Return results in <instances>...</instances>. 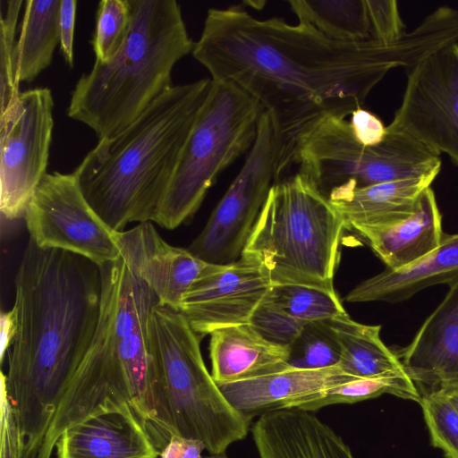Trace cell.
I'll return each mask as SVG.
<instances>
[{"label":"cell","mask_w":458,"mask_h":458,"mask_svg":"<svg viewBox=\"0 0 458 458\" xmlns=\"http://www.w3.org/2000/svg\"><path fill=\"white\" fill-rule=\"evenodd\" d=\"M211 83L173 85L124 130L99 140L74 170L85 199L112 230L153 222Z\"/></svg>","instance_id":"cell-3"},{"label":"cell","mask_w":458,"mask_h":458,"mask_svg":"<svg viewBox=\"0 0 458 458\" xmlns=\"http://www.w3.org/2000/svg\"><path fill=\"white\" fill-rule=\"evenodd\" d=\"M30 239L43 249L69 251L101 267L121 257L112 230L85 199L73 173H47L24 216Z\"/></svg>","instance_id":"cell-11"},{"label":"cell","mask_w":458,"mask_h":458,"mask_svg":"<svg viewBox=\"0 0 458 458\" xmlns=\"http://www.w3.org/2000/svg\"><path fill=\"white\" fill-rule=\"evenodd\" d=\"M0 458H23L24 440L4 386L0 401Z\"/></svg>","instance_id":"cell-35"},{"label":"cell","mask_w":458,"mask_h":458,"mask_svg":"<svg viewBox=\"0 0 458 458\" xmlns=\"http://www.w3.org/2000/svg\"><path fill=\"white\" fill-rule=\"evenodd\" d=\"M439 172L365 187L343 184L331 190L327 199L348 229L390 225L414 212L422 192L431 187Z\"/></svg>","instance_id":"cell-20"},{"label":"cell","mask_w":458,"mask_h":458,"mask_svg":"<svg viewBox=\"0 0 458 458\" xmlns=\"http://www.w3.org/2000/svg\"><path fill=\"white\" fill-rule=\"evenodd\" d=\"M54 100L47 88L21 92L0 115V211L6 220L23 218L47 173L54 127Z\"/></svg>","instance_id":"cell-12"},{"label":"cell","mask_w":458,"mask_h":458,"mask_svg":"<svg viewBox=\"0 0 458 458\" xmlns=\"http://www.w3.org/2000/svg\"><path fill=\"white\" fill-rule=\"evenodd\" d=\"M412 341L394 351L423 394L458 389V278Z\"/></svg>","instance_id":"cell-16"},{"label":"cell","mask_w":458,"mask_h":458,"mask_svg":"<svg viewBox=\"0 0 458 458\" xmlns=\"http://www.w3.org/2000/svg\"><path fill=\"white\" fill-rule=\"evenodd\" d=\"M56 458H158L148 429L131 408L90 417L67 428L55 445Z\"/></svg>","instance_id":"cell-17"},{"label":"cell","mask_w":458,"mask_h":458,"mask_svg":"<svg viewBox=\"0 0 458 458\" xmlns=\"http://www.w3.org/2000/svg\"><path fill=\"white\" fill-rule=\"evenodd\" d=\"M92 46L96 61L105 63L120 49L131 23L129 0H102L97 12Z\"/></svg>","instance_id":"cell-30"},{"label":"cell","mask_w":458,"mask_h":458,"mask_svg":"<svg viewBox=\"0 0 458 458\" xmlns=\"http://www.w3.org/2000/svg\"><path fill=\"white\" fill-rule=\"evenodd\" d=\"M386 268L405 267L436 250L445 233L442 215L431 187L426 189L407 218L380 226H352Z\"/></svg>","instance_id":"cell-21"},{"label":"cell","mask_w":458,"mask_h":458,"mask_svg":"<svg viewBox=\"0 0 458 458\" xmlns=\"http://www.w3.org/2000/svg\"><path fill=\"white\" fill-rule=\"evenodd\" d=\"M117 244L121 257L153 290L159 304L178 311L184 294L213 265L166 242L150 222L119 232Z\"/></svg>","instance_id":"cell-15"},{"label":"cell","mask_w":458,"mask_h":458,"mask_svg":"<svg viewBox=\"0 0 458 458\" xmlns=\"http://www.w3.org/2000/svg\"><path fill=\"white\" fill-rule=\"evenodd\" d=\"M299 22L342 42L370 39L366 0H290Z\"/></svg>","instance_id":"cell-26"},{"label":"cell","mask_w":458,"mask_h":458,"mask_svg":"<svg viewBox=\"0 0 458 458\" xmlns=\"http://www.w3.org/2000/svg\"><path fill=\"white\" fill-rule=\"evenodd\" d=\"M289 353L290 367L299 369L330 368L340 361V347L327 321L305 323Z\"/></svg>","instance_id":"cell-29"},{"label":"cell","mask_w":458,"mask_h":458,"mask_svg":"<svg viewBox=\"0 0 458 458\" xmlns=\"http://www.w3.org/2000/svg\"><path fill=\"white\" fill-rule=\"evenodd\" d=\"M129 3L124 42L110 60L96 61L81 76L67 108V115L89 126L98 140L124 130L169 89L174 65L194 47L175 0Z\"/></svg>","instance_id":"cell-5"},{"label":"cell","mask_w":458,"mask_h":458,"mask_svg":"<svg viewBox=\"0 0 458 458\" xmlns=\"http://www.w3.org/2000/svg\"><path fill=\"white\" fill-rule=\"evenodd\" d=\"M209 335L211 375L217 384L256 378L290 367L289 347L269 342L250 324L221 327Z\"/></svg>","instance_id":"cell-22"},{"label":"cell","mask_w":458,"mask_h":458,"mask_svg":"<svg viewBox=\"0 0 458 458\" xmlns=\"http://www.w3.org/2000/svg\"><path fill=\"white\" fill-rule=\"evenodd\" d=\"M458 278V233H445L441 244L420 259L398 269L386 268L354 287L349 302H399L427 287L449 284Z\"/></svg>","instance_id":"cell-23"},{"label":"cell","mask_w":458,"mask_h":458,"mask_svg":"<svg viewBox=\"0 0 458 458\" xmlns=\"http://www.w3.org/2000/svg\"><path fill=\"white\" fill-rule=\"evenodd\" d=\"M389 125L458 166V42L408 70L402 102Z\"/></svg>","instance_id":"cell-13"},{"label":"cell","mask_w":458,"mask_h":458,"mask_svg":"<svg viewBox=\"0 0 458 458\" xmlns=\"http://www.w3.org/2000/svg\"><path fill=\"white\" fill-rule=\"evenodd\" d=\"M263 112L235 84L212 81L154 223L173 230L195 214L218 175L250 150Z\"/></svg>","instance_id":"cell-9"},{"label":"cell","mask_w":458,"mask_h":458,"mask_svg":"<svg viewBox=\"0 0 458 458\" xmlns=\"http://www.w3.org/2000/svg\"><path fill=\"white\" fill-rule=\"evenodd\" d=\"M267 299L302 322H322L346 313L338 295L299 284L273 285Z\"/></svg>","instance_id":"cell-28"},{"label":"cell","mask_w":458,"mask_h":458,"mask_svg":"<svg viewBox=\"0 0 458 458\" xmlns=\"http://www.w3.org/2000/svg\"><path fill=\"white\" fill-rule=\"evenodd\" d=\"M61 0H28L15 43L18 83L32 81L47 68L59 44Z\"/></svg>","instance_id":"cell-24"},{"label":"cell","mask_w":458,"mask_h":458,"mask_svg":"<svg viewBox=\"0 0 458 458\" xmlns=\"http://www.w3.org/2000/svg\"><path fill=\"white\" fill-rule=\"evenodd\" d=\"M272 286L261 265L242 255L230 264H213L184 294L179 311L202 338L221 327L249 324Z\"/></svg>","instance_id":"cell-14"},{"label":"cell","mask_w":458,"mask_h":458,"mask_svg":"<svg viewBox=\"0 0 458 458\" xmlns=\"http://www.w3.org/2000/svg\"><path fill=\"white\" fill-rule=\"evenodd\" d=\"M204 445L196 439L172 436L160 452L159 458H207Z\"/></svg>","instance_id":"cell-38"},{"label":"cell","mask_w":458,"mask_h":458,"mask_svg":"<svg viewBox=\"0 0 458 458\" xmlns=\"http://www.w3.org/2000/svg\"><path fill=\"white\" fill-rule=\"evenodd\" d=\"M200 337L185 316L155 305L148 323L151 437L161 452L172 436L200 441L210 454L243 439L252 417L225 397L200 352Z\"/></svg>","instance_id":"cell-6"},{"label":"cell","mask_w":458,"mask_h":458,"mask_svg":"<svg viewBox=\"0 0 458 458\" xmlns=\"http://www.w3.org/2000/svg\"><path fill=\"white\" fill-rule=\"evenodd\" d=\"M387 127L385 140L365 146L346 117L325 114L304 126L280 156L278 175L296 166L327 197L343 184L365 187L441 169L440 156L411 135Z\"/></svg>","instance_id":"cell-8"},{"label":"cell","mask_w":458,"mask_h":458,"mask_svg":"<svg viewBox=\"0 0 458 458\" xmlns=\"http://www.w3.org/2000/svg\"><path fill=\"white\" fill-rule=\"evenodd\" d=\"M249 324L269 342L289 347L301 332L305 322L283 311L267 296L254 311Z\"/></svg>","instance_id":"cell-33"},{"label":"cell","mask_w":458,"mask_h":458,"mask_svg":"<svg viewBox=\"0 0 458 458\" xmlns=\"http://www.w3.org/2000/svg\"><path fill=\"white\" fill-rule=\"evenodd\" d=\"M355 377L337 366L325 369H288L267 376L217 384L225 397L240 412L253 417L289 409L296 401L348 382Z\"/></svg>","instance_id":"cell-19"},{"label":"cell","mask_w":458,"mask_h":458,"mask_svg":"<svg viewBox=\"0 0 458 458\" xmlns=\"http://www.w3.org/2000/svg\"><path fill=\"white\" fill-rule=\"evenodd\" d=\"M370 24V39L393 43L407 31L394 0H366Z\"/></svg>","instance_id":"cell-34"},{"label":"cell","mask_w":458,"mask_h":458,"mask_svg":"<svg viewBox=\"0 0 458 458\" xmlns=\"http://www.w3.org/2000/svg\"><path fill=\"white\" fill-rule=\"evenodd\" d=\"M458 410V389L442 392Z\"/></svg>","instance_id":"cell-40"},{"label":"cell","mask_w":458,"mask_h":458,"mask_svg":"<svg viewBox=\"0 0 458 458\" xmlns=\"http://www.w3.org/2000/svg\"><path fill=\"white\" fill-rule=\"evenodd\" d=\"M344 228L327 197L295 173L271 188L242 255L259 263L273 285L299 284L335 293Z\"/></svg>","instance_id":"cell-7"},{"label":"cell","mask_w":458,"mask_h":458,"mask_svg":"<svg viewBox=\"0 0 458 458\" xmlns=\"http://www.w3.org/2000/svg\"><path fill=\"white\" fill-rule=\"evenodd\" d=\"M100 267L29 239L14 277L18 332L4 386L24 440L38 458L62 396L94 337L100 313Z\"/></svg>","instance_id":"cell-2"},{"label":"cell","mask_w":458,"mask_h":458,"mask_svg":"<svg viewBox=\"0 0 458 458\" xmlns=\"http://www.w3.org/2000/svg\"><path fill=\"white\" fill-rule=\"evenodd\" d=\"M281 144L263 112L245 162L187 250L211 264L226 265L242 255L271 188L278 182Z\"/></svg>","instance_id":"cell-10"},{"label":"cell","mask_w":458,"mask_h":458,"mask_svg":"<svg viewBox=\"0 0 458 458\" xmlns=\"http://www.w3.org/2000/svg\"><path fill=\"white\" fill-rule=\"evenodd\" d=\"M349 120L356 140L365 146L381 143L387 133V127L373 113L360 107L356 109Z\"/></svg>","instance_id":"cell-36"},{"label":"cell","mask_w":458,"mask_h":458,"mask_svg":"<svg viewBox=\"0 0 458 458\" xmlns=\"http://www.w3.org/2000/svg\"><path fill=\"white\" fill-rule=\"evenodd\" d=\"M448 43L445 27L432 15L393 43L342 42L311 25L259 20L233 5L208 11L191 53L212 81L232 82L261 105L281 155L314 119L351 115L392 69L410 70Z\"/></svg>","instance_id":"cell-1"},{"label":"cell","mask_w":458,"mask_h":458,"mask_svg":"<svg viewBox=\"0 0 458 458\" xmlns=\"http://www.w3.org/2000/svg\"><path fill=\"white\" fill-rule=\"evenodd\" d=\"M22 1L6 2L5 13L1 14L0 29V115L16 102L21 91L15 76V30Z\"/></svg>","instance_id":"cell-32"},{"label":"cell","mask_w":458,"mask_h":458,"mask_svg":"<svg viewBox=\"0 0 458 458\" xmlns=\"http://www.w3.org/2000/svg\"><path fill=\"white\" fill-rule=\"evenodd\" d=\"M100 269L98 327L48 428L53 440L76 423L127 407L149 434L153 428L148 323L158 298L122 257Z\"/></svg>","instance_id":"cell-4"},{"label":"cell","mask_w":458,"mask_h":458,"mask_svg":"<svg viewBox=\"0 0 458 458\" xmlns=\"http://www.w3.org/2000/svg\"><path fill=\"white\" fill-rule=\"evenodd\" d=\"M420 404L433 446L458 458V410L442 392L421 394Z\"/></svg>","instance_id":"cell-31"},{"label":"cell","mask_w":458,"mask_h":458,"mask_svg":"<svg viewBox=\"0 0 458 458\" xmlns=\"http://www.w3.org/2000/svg\"><path fill=\"white\" fill-rule=\"evenodd\" d=\"M327 323L340 347L341 369L355 377H369L404 369L397 354L381 340L380 326L359 323L344 313Z\"/></svg>","instance_id":"cell-25"},{"label":"cell","mask_w":458,"mask_h":458,"mask_svg":"<svg viewBox=\"0 0 458 458\" xmlns=\"http://www.w3.org/2000/svg\"><path fill=\"white\" fill-rule=\"evenodd\" d=\"M77 1L61 0L59 11V45L64 61L73 65V37Z\"/></svg>","instance_id":"cell-37"},{"label":"cell","mask_w":458,"mask_h":458,"mask_svg":"<svg viewBox=\"0 0 458 458\" xmlns=\"http://www.w3.org/2000/svg\"><path fill=\"white\" fill-rule=\"evenodd\" d=\"M457 12H458V7L456 8Z\"/></svg>","instance_id":"cell-42"},{"label":"cell","mask_w":458,"mask_h":458,"mask_svg":"<svg viewBox=\"0 0 458 458\" xmlns=\"http://www.w3.org/2000/svg\"><path fill=\"white\" fill-rule=\"evenodd\" d=\"M384 394L415 401L420 403L421 394L404 369L378 376L356 377L294 402L289 409L317 411L337 403H355Z\"/></svg>","instance_id":"cell-27"},{"label":"cell","mask_w":458,"mask_h":458,"mask_svg":"<svg viewBox=\"0 0 458 458\" xmlns=\"http://www.w3.org/2000/svg\"><path fill=\"white\" fill-rule=\"evenodd\" d=\"M207 458H228L227 456H225V454H210L208 456H206Z\"/></svg>","instance_id":"cell-41"},{"label":"cell","mask_w":458,"mask_h":458,"mask_svg":"<svg viewBox=\"0 0 458 458\" xmlns=\"http://www.w3.org/2000/svg\"><path fill=\"white\" fill-rule=\"evenodd\" d=\"M18 332V312L14 306L0 314V358L4 361L6 352L14 342Z\"/></svg>","instance_id":"cell-39"},{"label":"cell","mask_w":458,"mask_h":458,"mask_svg":"<svg viewBox=\"0 0 458 458\" xmlns=\"http://www.w3.org/2000/svg\"><path fill=\"white\" fill-rule=\"evenodd\" d=\"M259 458H354L344 439L310 411H267L251 429Z\"/></svg>","instance_id":"cell-18"}]
</instances>
